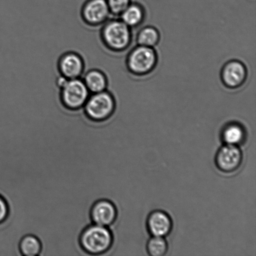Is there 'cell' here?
<instances>
[{
    "label": "cell",
    "mask_w": 256,
    "mask_h": 256,
    "mask_svg": "<svg viewBox=\"0 0 256 256\" xmlns=\"http://www.w3.org/2000/svg\"><path fill=\"white\" fill-rule=\"evenodd\" d=\"M80 245L88 256H104L114 242V236L109 227L92 224L82 230Z\"/></svg>",
    "instance_id": "cell-1"
},
{
    "label": "cell",
    "mask_w": 256,
    "mask_h": 256,
    "mask_svg": "<svg viewBox=\"0 0 256 256\" xmlns=\"http://www.w3.org/2000/svg\"><path fill=\"white\" fill-rule=\"evenodd\" d=\"M100 36L107 49L112 52H124L132 42L130 27L121 19L110 18L100 27Z\"/></svg>",
    "instance_id": "cell-2"
},
{
    "label": "cell",
    "mask_w": 256,
    "mask_h": 256,
    "mask_svg": "<svg viewBox=\"0 0 256 256\" xmlns=\"http://www.w3.org/2000/svg\"><path fill=\"white\" fill-rule=\"evenodd\" d=\"M116 108V98L108 90L90 94L84 107L87 117L98 122L110 118Z\"/></svg>",
    "instance_id": "cell-3"
},
{
    "label": "cell",
    "mask_w": 256,
    "mask_h": 256,
    "mask_svg": "<svg viewBox=\"0 0 256 256\" xmlns=\"http://www.w3.org/2000/svg\"><path fill=\"white\" fill-rule=\"evenodd\" d=\"M90 94L82 78L68 80L60 90V101L65 108L71 110L82 108Z\"/></svg>",
    "instance_id": "cell-4"
},
{
    "label": "cell",
    "mask_w": 256,
    "mask_h": 256,
    "mask_svg": "<svg viewBox=\"0 0 256 256\" xmlns=\"http://www.w3.org/2000/svg\"><path fill=\"white\" fill-rule=\"evenodd\" d=\"M157 62V54L152 47H135L128 54L126 66L132 74L144 75L154 68Z\"/></svg>",
    "instance_id": "cell-5"
},
{
    "label": "cell",
    "mask_w": 256,
    "mask_h": 256,
    "mask_svg": "<svg viewBox=\"0 0 256 256\" xmlns=\"http://www.w3.org/2000/svg\"><path fill=\"white\" fill-rule=\"evenodd\" d=\"M106 0H85L81 8V17L90 26H101L111 18Z\"/></svg>",
    "instance_id": "cell-6"
},
{
    "label": "cell",
    "mask_w": 256,
    "mask_h": 256,
    "mask_svg": "<svg viewBox=\"0 0 256 256\" xmlns=\"http://www.w3.org/2000/svg\"><path fill=\"white\" fill-rule=\"evenodd\" d=\"M57 68L59 74L68 80L82 78L86 70L84 58L74 50H67L60 55Z\"/></svg>",
    "instance_id": "cell-7"
},
{
    "label": "cell",
    "mask_w": 256,
    "mask_h": 256,
    "mask_svg": "<svg viewBox=\"0 0 256 256\" xmlns=\"http://www.w3.org/2000/svg\"><path fill=\"white\" fill-rule=\"evenodd\" d=\"M242 160V152L240 146L224 144L216 154L215 164L220 172L228 174L239 170Z\"/></svg>",
    "instance_id": "cell-8"
},
{
    "label": "cell",
    "mask_w": 256,
    "mask_h": 256,
    "mask_svg": "<svg viewBox=\"0 0 256 256\" xmlns=\"http://www.w3.org/2000/svg\"><path fill=\"white\" fill-rule=\"evenodd\" d=\"M90 216L92 224L110 228L116 220L117 208L108 200H98L92 205Z\"/></svg>",
    "instance_id": "cell-9"
},
{
    "label": "cell",
    "mask_w": 256,
    "mask_h": 256,
    "mask_svg": "<svg viewBox=\"0 0 256 256\" xmlns=\"http://www.w3.org/2000/svg\"><path fill=\"white\" fill-rule=\"evenodd\" d=\"M172 218L164 210H153L148 216L146 227L152 236L166 237L172 232Z\"/></svg>",
    "instance_id": "cell-10"
},
{
    "label": "cell",
    "mask_w": 256,
    "mask_h": 256,
    "mask_svg": "<svg viewBox=\"0 0 256 256\" xmlns=\"http://www.w3.org/2000/svg\"><path fill=\"white\" fill-rule=\"evenodd\" d=\"M247 72L244 64L240 62L232 61L223 68L222 80L226 86L236 88L242 85L246 78Z\"/></svg>",
    "instance_id": "cell-11"
},
{
    "label": "cell",
    "mask_w": 256,
    "mask_h": 256,
    "mask_svg": "<svg viewBox=\"0 0 256 256\" xmlns=\"http://www.w3.org/2000/svg\"><path fill=\"white\" fill-rule=\"evenodd\" d=\"M82 78L91 94L106 91L108 89V80L102 70L96 68H86Z\"/></svg>",
    "instance_id": "cell-12"
},
{
    "label": "cell",
    "mask_w": 256,
    "mask_h": 256,
    "mask_svg": "<svg viewBox=\"0 0 256 256\" xmlns=\"http://www.w3.org/2000/svg\"><path fill=\"white\" fill-rule=\"evenodd\" d=\"M246 132L242 125L232 122L223 128L220 138L225 144L240 146L246 140Z\"/></svg>",
    "instance_id": "cell-13"
},
{
    "label": "cell",
    "mask_w": 256,
    "mask_h": 256,
    "mask_svg": "<svg viewBox=\"0 0 256 256\" xmlns=\"http://www.w3.org/2000/svg\"><path fill=\"white\" fill-rule=\"evenodd\" d=\"M19 250L22 256H40L42 250V242L34 235H25L20 240Z\"/></svg>",
    "instance_id": "cell-14"
},
{
    "label": "cell",
    "mask_w": 256,
    "mask_h": 256,
    "mask_svg": "<svg viewBox=\"0 0 256 256\" xmlns=\"http://www.w3.org/2000/svg\"><path fill=\"white\" fill-rule=\"evenodd\" d=\"M144 12L140 5L130 4L120 15V19L129 27L137 26L144 18Z\"/></svg>",
    "instance_id": "cell-15"
},
{
    "label": "cell",
    "mask_w": 256,
    "mask_h": 256,
    "mask_svg": "<svg viewBox=\"0 0 256 256\" xmlns=\"http://www.w3.org/2000/svg\"><path fill=\"white\" fill-rule=\"evenodd\" d=\"M160 34L154 27L148 26L140 30L138 34V44L140 46L153 47L158 44Z\"/></svg>",
    "instance_id": "cell-16"
},
{
    "label": "cell",
    "mask_w": 256,
    "mask_h": 256,
    "mask_svg": "<svg viewBox=\"0 0 256 256\" xmlns=\"http://www.w3.org/2000/svg\"><path fill=\"white\" fill-rule=\"evenodd\" d=\"M146 250L152 256H163L168 250V244L165 238L152 236L147 242Z\"/></svg>",
    "instance_id": "cell-17"
},
{
    "label": "cell",
    "mask_w": 256,
    "mask_h": 256,
    "mask_svg": "<svg viewBox=\"0 0 256 256\" xmlns=\"http://www.w3.org/2000/svg\"><path fill=\"white\" fill-rule=\"evenodd\" d=\"M112 16H120L132 4L130 0H106Z\"/></svg>",
    "instance_id": "cell-18"
},
{
    "label": "cell",
    "mask_w": 256,
    "mask_h": 256,
    "mask_svg": "<svg viewBox=\"0 0 256 256\" xmlns=\"http://www.w3.org/2000/svg\"><path fill=\"white\" fill-rule=\"evenodd\" d=\"M8 206L4 198L0 196V223L4 222L8 215Z\"/></svg>",
    "instance_id": "cell-19"
}]
</instances>
